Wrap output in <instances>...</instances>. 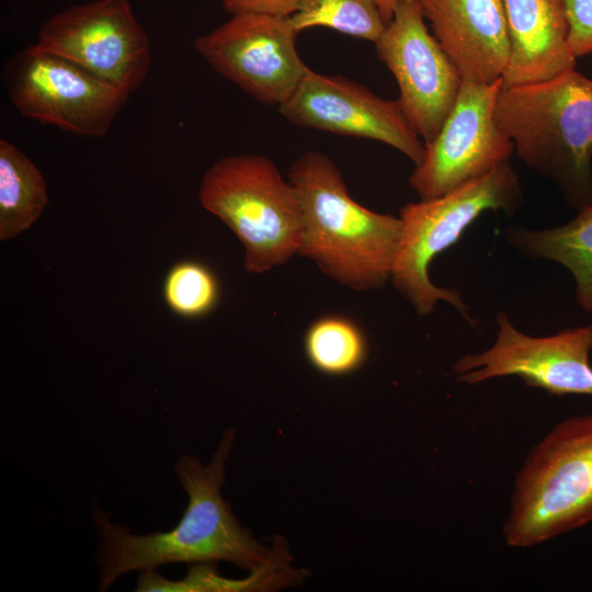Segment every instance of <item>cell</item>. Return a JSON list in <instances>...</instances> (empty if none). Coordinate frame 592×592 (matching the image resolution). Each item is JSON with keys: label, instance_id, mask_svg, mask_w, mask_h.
Segmentation results:
<instances>
[{"label": "cell", "instance_id": "cell-16", "mask_svg": "<svg viewBox=\"0 0 592 592\" xmlns=\"http://www.w3.org/2000/svg\"><path fill=\"white\" fill-rule=\"evenodd\" d=\"M505 239L520 252L535 259L556 261L576 280L581 308L592 311V205L579 210L568 224L544 230L508 227Z\"/></svg>", "mask_w": 592, "mask_h": 592}, {"label": "cell", "instance_id": "cell-11", "mask_svg": "<svg viewBox=\"0 0 592 592\" xmlns=\"http://www.w3.org/2000/svg\"><path fill=\"white\" fill-rule=\"evenodd\" d=\"M424 19L419 0H398L375 46L397 81L409 123L428 145L455 104L463 77Z\"/></svg>", "mask_w": 592, "mask_h": 592}, {"label": "cell", "instance_id": "cell-9", "mask_svg": "<svg viewBox=\"0 0 592 592\" xmlns=\"http://www.w3.org/2000/svg\"><path fill=\"white\" fill-rule=\"evenodd\" d=\"M35 45L94 76L135 92L151 65V47L127 0L71 5L41 26Z\"/></svg>", "mask_w": 592, "mask_h": 592}, {"label": "cell", "instance_id": "cell-20", "mask_svg": "<svg viewBox=\"0 0 592 592\" xmlns=\"http://www.w3.org/2000/svg\"><path fill=\"white\" fill-rule=\"evenodd\" d=\"M291 21L297 32L326 26L373 43L387 25L375 0H301Z\"/></svg>", "mask_w": 592, "mask_h": 592}, {"label": "cell", "instance_id": "cell-1", "mask_svg": "<svg viewBox=\"0 0 592 592\" xmlns=\"http://www.w3.org/2000/svg\"><path fill=\"white\" fill-rule=\"evenodd\" d=\"M234 443L235 430L227 429L207 465L195 456L178 458L174 471L187 496V505L168 532L135 534L128 526L114 523L96 503L93 505L99 591L107 590L127 573L168 563L227 561L250 572L266 562L271 547L261 545L240 524L221 497Z\"/></svg>", "mask_w": 592, "mask_h": 592}, {"label": "cell", "instance_id": "cell-15", "mask_svg": "<svg viewBox=\"0 0 592 592\" xmlns=\"http://www.w3.org/2000/svg\"><path fill=\"white\" fill-rule=\"evenodd\" d=\"M510 36L503 87L537 82L572 69L562 0H502Z\"/></svg>", "mask_w": 592, "mask_h": 592}, {"label": "cell", "instance_id": "cell-18", "mask_svg": "<svg viewBox=\"0 0 592 592\" xmlns=\"http://www.w3.org/2000/svg\"><path fill=\"white\" fill-rule=\"evenodd\" d=\"M47 203L41 171L15 145L0 139V239L29 229Z\"/></svg>", "mask_w": 592, "mask_h": 592}, {"label": "cell", "instance_id": "cell-17", "mask_svg": "<svg viewBox=\"0 0 592 592\" xmlns=\"http://www.w3.org/2000/svg\"><path fill=\"white\" fill-rule=\"evenodd\" d=\"M292 556L284 538L276 536L266 562L250 571L244 579H228L218 574L214 563L192 565L180 580H169L155 570L137 577L138 592H243L275 591L303 582L308 572L291 566Z\"/></svg>", "mask_w": 592, "mask_h": 592}, {"label": "cell", "instance_id": "cell-8", "mask_svg": "<svg viewBox=\"0 0 592 592\" xmlns=\"http://www.w3.org/2000/svg\"><path fill=\"white\" fill-rule=\"evenodd\" d=\"M502 86V79L463 80L455 104L409 178L420 200L443 196L509 162L514 146L496 118Z\"/></svg>", "mask_w": 592, "mask_h": 592}, {"label": "cell", "instance_id": "cell-2", "mask_svg": "<svg viewBox=\"0 0 592 592\" xmlns=\"http://www.w3.org/2000/svg\"><path fill=\"white\" fill-rule=\"evenodd\" d=\"M288 180L303 208L298 254L330 278L355 291L383 287L390 280L402 223L354 201L332 160L307 151L292 164Z\"/></svg>", "mask_w": 592, "mask_h": 592}, {"label": "cell", "instance_id": "cell-19", "mask_svg": "<svg viewBox=\"0 0 592 592\" xmlns=\"http://www.w3.org/2000/svg\"><path fill=\"white\" fill-rule=\"evenodd\" d=\"M304 350L315 369L330 376H343L363 366L368 345L357 325L342 316L330 315L309 326Z\"/></svg>", "mask_w": 592, "mask_h": 592}, {"label": "cell", "instance_id": "cell-14", "mask_svg": "<svg viewBox=\"0 0 592 592\" xmlns=\"http://www.w3.org/2000/svg\"><path fill=\"white\" fill-rule=\"evenodd\" d=\"M435 38L463 80L493 82L510 60V36L502 0H419Z\"/></svg>", "mask_w": 592, "mask_h": 592}, {"label": "cell", "instance_id": "cell-7", "mask_svg": "<svg viewBox=\"0 0 592 592\" xmlns=\"http://www.w3.org/2000/svg\"><path fill=\"white\" fill-rule=\"evenodd\" d=\"M4 81L23 116L83 137L104 136L129 98L121 88L35 44L9 61Z\"/></svg>", "mask_w": 592, "mask_h": 592}, {"label": "cell", "instance_id": "cell-13", "mask_svg": "<svg viewBox=\"0 0 592 592\" xmlns=\"http://www.w3.org/2000/svg\"><path fill=\"white\" fill-rule=\"evenodd\" d=\"M278 111L300 127L384 143L415 166L425 156V145L409 123L399 100L382 99L341 76H327L309 68Z\"/></svg>", "mask_w": 592, "mask_h": 592}, {"label": "cell", "instance_id": "cell-12", "mask_svg": "<svg viewBox=\"0 0 592 592\" xmlns=\"http://www.w3.org/2000/svg\"><path fill=\"white\" fill-rule=\"evenodd\" d=\"M498 333L488 350L467 354L453 366L459 383L516 376L526 386L554 396H592V325L566 329L549 337H530L514 328L508 314L497 315Z\"/></svg>", "mask_w": 592, "mask_h": 592}, {"label": "cell", "instance_id": "cell-24", "mask_svg": "<svg viewBox=\"0 0 592 592\" xmlns=\"http://www.w3.org/2000/svg\"><path fill=\"white\" fill-rule=\"evenodd\" d=\"M375 1L378 5V9L382 13V16L385 23L386 24L389 23L394 15V11H395L398 0H375Z\"/></svg>", "mask_w": 592, "mask_h": 592}, {"label": "cell", "instance_id": "cell-22", "mask_svg": "<svg viewBox=\"0 0 592 592\" xmlns=\"http://www.w3.org/2000/svg\"><path fill=\"white\" fill-rule=\"evenodd\" d=\"M568 44L576 58L592 54V0H562Z\"/></svg>", "mask_w": 592, "mask_h": 592}, {"label": "cell", "instance_id": "cell-4", "mask_svg": "<svg viewBox=\"0 0 592 592\" xmlns=\"http://www.w3.org/2000/svg\"><path fill=\"white\" fill-rule=\"evenodd\" d=\"M522 200L519 175L506 162L443 196L408 203L400 209L402 227L390 281L418 315L432 314L436 303L444 300L470 321L462 295L431 282L430 264L454 246L483 212L511 215Z\"/></svg>", "mask_w": 592, "mask_h": 592}, {"label": "cell", "instance_id": "cell-3", "mask_svg": "<svg viewBox=\"0 0 592 592\" xmlns=\"http://www.w3.org/2000/svg\"><path fill=\"white\" fill-rule=\"evenodd\" d=\"M496 118L516 156L578 210L592 205V79L574 68L503 87Z\"/></svg>", "mask_w": 592, "mask_h": 592}, {"label": "cell", "instance_id": "cell-23", "mask_svg": "<svg viewBox=\"0 0 592 592\" xmlns=\"http://www.w3.org/2000/svg\"><path fill=\"white\" fill-rule=\"evenodd\" d=\"M301 0H223L224 9L230 14L262 13L292 16Z\"/></svg>", "mask_w": 592, "mask_h": 592}, {"label": "cell", "instance_id": "cell-5", "mask_svg": "<svg viewBox=\"0 0 592 592\" xmlns=\"http://www.w3.org/2000/svg\"><path fill=\"white\" fill-rule=\"evenodd\" d=\"M201 205L244 247V270L264 273L298 254L304 216L296 187L261 155L228 156L202 179Z\"/></svg>", "mask_w": 592, "mask_h": 592}, {"label": "cell", "instance_id": "cell-21", "mask_svg": "<svg viewBox=\"0 0 592 592\" xmlns=\"http://www.w3.org/2000/svg\"><path fill=\"white\" fill-rule=\"evenodd\" d=\"M162 296L174 315L184 319H198L217 307L220 286L209 266L197 260H181L167 272Z\"/></svg>", "mask_w": 592, "mask_h": 592}, {"label": "cell", "instance_id": "cell-6", "mask_svg": "<svg viewBox=\"0 0 592 592\" xmlns=\"http://www.w3.org/2000/svg\"><path fill=\"white\" fill-rule=\"evenodd\" d=\"M592 522V414L558 423L515 481L505 542L536 546Z\"/></svg>", "mask_w": 592, "mask_h": 592}, {"label": "cell", "instance_id": "cell-10", "mask_svg": "<svg viewBox=\"0 0 592 592\" xmlns=\"http://www.w3.org/2000/svg\"><path fill=\"white\" fill-rule=\"evenodd\" d=\"M297 33L291 16L238 13L197 37L194 46L219 75L278 107L309 70L297 52Z\"/></svg>", "mask_w": 592, "mask_h": 592}]
</instances>
